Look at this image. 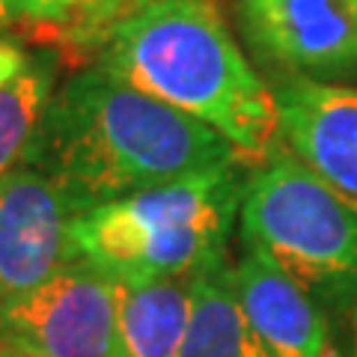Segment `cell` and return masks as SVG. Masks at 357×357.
I'll return each instance as SVG.
<instances>
[{"instance_id":"1","label":"cell","mask_w":357,"mask_h":357,"mask_svg":"<svg viewBox=\"0 0 357 357\" xmlns=\"http://www.w3.org/2000/svg\"><path fill=\"white\" fill-rule=\"evenodd\" d=\"M236 161L241 155L218 131L93 63L57 86L21 164L86 211Z\"/></svg>"},{"instance_id":"2","label":"cell","mask_w":357,"mask_h":357,"mask_svg":"<svg viewBox=\"0 0 357 357\" xmlns=\"http://www.w3.org/2000/svg\"><path fill=\"white\" fill-rule=\"evenodd\" d=\"M93 63L218 131L244 164H262L280 146L274 93L218 0H146L110 30Z\"/></svg>"},{"instance_id":"3","label":"cell","mask_w":357,"mask_h":357,"mask_svg":"<svg viewBox=\"0 0 357 357\" xmlns=\"http://www.w3.org/2000/svg\"><path fill=\"white\" fill-rule=\"evenodd\" d=\"M250 167L236 161L81 211L75 256L116 283L194 277L227 262Z\"/></svg>"},{"instance_id":"4","label":"cell","mask_w":357,"mask_h":357,"mask_svg":"<svg viewBox=\"0 0 357 357\" xmlns=\"http://www.w3.org/2000/svg\"><path fill=\"white\" fill-rule=\"evenodd\" d=\"M238 244L259 250L331 319L357 304V203L283 143L248 173Z\"/></svg>"},{"instance_id":"5","label":"cell","mask_w":357,"mask_h":357,"mask_svg":"<svg viewBox=\"0 0 357 357\" xmlns=\"http://www.w3.org/2000/svg\"><path fill=\"white\" fill-rule=\"evenodd\" d=\"M0 342L15 357H126L119 283L75 259L42 286L0 304Z\"/></svg>"},{"instance_id":"6","label":"cell","mask_w":357,"mask_h":357,"mask_svg":"<svg viewBox=\"0 0 357 357\" xmlns=\"http://www.w3.org/2000/svg\"><path fill=\"white\" fill-rule=\"evenodd\" d=\"M232 13L268 75L357 81V0H232Z\"/></svg>"},{"instance_id":"7","label":"cell","mask_w":357,"mask_h":357,"mask_svg":"<svg viewBox=\"0 0 357 357\" xmlns=\"http://www.w3.org/2000/svg\"><path fill=\"white\" fill-rule=\"evenodd\" d=\"M75 199L45 173L18 164L0 176V298H18L75 262Z\"/></svg>"},{"instance_id":"8","label":"cell","mask_w":357,"mask_h":357,"mask_svg":"<svg viewBox=\"0 0 357 357\" xmlns=\"http://www.w3.org/2000/svg\"><path fill=\"white\" fill-rule=\"evenodd\" d=\"M280 143L319 178L357 203V86L268 75Z\"/></svg>"},{"instance_id":"9","label":"cell","mask_w":357,"mask_h":357,"mask_svg":"<svg viewBox=\"0 0 357 357\" xmlns=\"http://www.w3.org/2000/svg\"><path fill=\"white\" fill-rule=\"evenodd\" d=\"M232 286L271 357H340L333 319L259 250L241 248Z\"/></svg>"},{"instance_id":"10","label":"cell","mask_w":357,"mask_h":357,"mask_svg":"<svg viewBox=\"0 0 357 357\" xmlns=\"http://www.w3.org/2000/svg\"><path fill=\"white\" fill-rule=\"evenodd\" d=\"M197 277L119 283V337L126 357H178L194 316Z\"/></svg>"},{"instance_id":"11","label":"cell","mask_w":357,"mask_h":357,"mask_svg":"<svg viewBox=\"0 0 357 357\" xmlns=\"http://www.w3.org/2000/svg\"><path fill=\"white\" fill-rule=\"evenodd\" d=\"M178 357H271L244 319L229 262L211 265L197 277L194 316Z\"/></svg>"},{"instance_id":"12","label":"cell","mask_w":357,"mask_h":357,"mask_svg":"<svg viewBox=\"0 0 357 357\" xmlns=\"http://www.w3.org/2000/svg\"><path fill=\"white\" fill-rule=\"evenodd\" d=\"M57 51H36L27 69L0 86V176L24 161L39 122L57 93Z\"/></svg>"},{"instance_id":"13","label":"cell","mask_w":357,"mask_h":357,"mask_svg":"<svg viewBox=\"0 0 357 357\" xmlns=\"http://www.w3.org/2000/svg\"><path fill=\"white\" fill-rule=\"evenodd\" d=\"M134 6H137V0H72L69 27H66V36L60 45L77 54V57L96 60V54L102 51V45L110 36V30Z\"/></svg>"},{"instance_id":"14","label":"cell","mask_w":357,"mask_h":357,"mask_svg":"<svg viewBox=\"0 0 357 357\" xmlns=\"http://www.w3.org/2000/svg\"><path fill=\"white\" fill-rule=\"evenodd\" d=\"M15 24L30 27L36 36L63 42L72 15V0H13Z\"/></svg>"},{"instance_id":"15","label":"cell","mask_w":357,"mask_h":357,"mask_svg":"<svg viewBox=\"0 0 357 357\" xmlns=\"http://www.w3.org/2000/svg\"><path fill=\"white\" fill-rule=\"evenodd\" d=\"M30 57L33 54H27L21 45L0 39V86H6L13 77H18L21 72H24Z\"/></svg>"},{"instance_id":"16","label":"cell","mask_w":357,"mask_h":357,"mask_svg":"<svg viewBox=\"0 0 357 357\" xmlns=\"http://www.w3.org/2000/svg\"><path fill=\"white\" fill-rule=\"evenodd\" d=\"M333 333H337L340 357H357V304L333 319Z\"/></svg>"},{"instance_id":"17","label":"cell","mask_w":357,"mask_h":357,"mask_svg":"<svg viewBox=\"0 0 357 357\" xmlns=\"http://www.w3.org/2000/svg\"><path fill=\"white\" fill-rule=\"evenodd\" d=\"M15 15H13V0H0V30L13 27Z\"/></svg>"},{"instance_id":"18","label":"cell","mask_w":357,"mask_h":357,"mask_svg":"<svg viewBox=\"0 0 357 357\" xmlns=\"http://www.w3.org/2000/svg\"><path fill=\"white\" fill-rule=\"evenodd\" d=\"M140 3H146V0H137V6H140ZM137 6H134V9H137Z\"/></svg>"},{"instance_id":"19","label":"cell","mask_w":357,"mask_h":357,"mask_svg":"<svg viewBox=\"0 0 357 357\" xmlns=\"http://www.w3.org/2000/svg\"><path fill=\"white\" fill-rule=\"evenodd\" d=\"M0 304H3V298H0Z\"/></svg>"},{"instance_id":"20","label":"cell","mask_w":357,"mask_h":357,"mask_svg":"<svg viewBox=\"0 0 357 357\" xmlns=\"http://www.w3.org/2000/svg\"><path fill=\"white\" fill-rule=\"evenodd\" d=\"M13 357H15V354H13Z\"/></svg>"}]
</instances>
